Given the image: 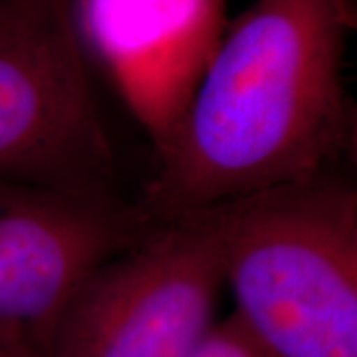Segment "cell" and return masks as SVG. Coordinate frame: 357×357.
I'll use <instances>...</instances> for the list:
<instances>
[{"instance_id":"5","label":"cell","mask_w":357,"mask_h":357,"mask_svg":"<svg viewBox=\"0 0 357 357\" xmlns=\"http://www.w3.org/2000/svg\"><path fill=\"white\" fill-rule=\"evenodd\" d=\"M141 204L0 178V357H50L68 302L153 227Z\"/></svg>"},{"instance_id":"2","label":"cell","mask_w":357,"mask_h":357,"mask_svg":"<svg viewBox=\"0 0 357 357\" xmlns=\"http://www.w3.org/2000/svg\"><path fill=\"white\" fill-rule=\"evenodd\" d=\"M266 357H357V191L332 173L197 211Z\"/></svg>"},{"instance_id":"3","label":"cell","mask_w":357,"mask_h":357,"mask_svg":"<svg viewBox=\"0 0 357 357\" xmlns=\"http://www.w3.org/2000/svg\"><path fill=\"white\" fill-rule=\"evenodd\" d=\"M114 175L72 0H0V178L114 197Z\"/></svg>"},{"instance_id":"4","label":"cell","mask_w":357,"mask_h":357,"mask_svg":"<svg viewBox=\"0 0 357 357\" xmlns=\"http://www.w3.org/2000/svg\"><path fill=\"white\" fill-rule=\"evenodd\" d=\"M225 286L213 230L197 211L147 234L79 284L50 357H192L215 328Z\"/></svg>"},{"instance_id":"1","label":"cell","mask_w":357,"mask_h":357,"mask_svg":"<svg viewBox=\"0 0 357 357\" xmlns=\"http://www.w3.org/2000/svg\"><path fill=\"white\" fill-rule=\"evenodd\" d=\"M345 0H255L157 149L141 206L167 218L332 173L349 151Z\"/></svg>"},{"instance_id":"8","label":"cell","mask_w":357,"mask_h":357,"mask_svg":"<svg viewBox=\"0 0 357 357\" xmlns=\"http://www.w3.org/2000/svg\"><path fill=\"white\" fill-rule=\"evenodd\" d=\"M345 2H349V4H354V0H345Z\"/></svg>"},{"instance_id":"6","label":"cell","mask_w":357,"mask_h":357,"mask_svg":"<svg viewBox=\"0 0 357 357\" xmlns=\"http://www.w3.org/2000/svg\"><path fill=\"white\" fill-rule=\"evenodd\" d=\"M227 0H72L77 38L163 147L227 32Z\"/></svg>"},{"instance_id":"7","label":"cell","mask_w":357,"mask_h":357,"mask_svg":"<svg viewBox=\"0 0 357 357\" xmlns=\"http://www.w3.org/2000/svg\"><path fill=\"white\" fill-rule=\"evenodd\" d=\"M192 357H266L258 345L246 335L238 319L230 314L225 321H217Z\"/></svg>"}]
</instances>
